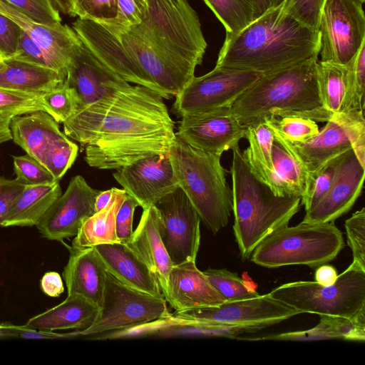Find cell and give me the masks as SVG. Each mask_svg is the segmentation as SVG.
Instances as JSON below:
<instances>
[{
	"label": "cell",
	"instance_id": "30",
	"mask_svg": "<svg viewBox=\"0 0 365 365\" xmlns=\"http://www.w3.org/2000/svg\"><path fill=\"white\" fill-rule=\"evenodd\" d=\"M125 196L123 189L113 187L108 205L83 221L72 241V247H93L101 244L120 242L115 231V219Z\"/></svg>",
	"mask_w": 365,
	"mask_h": 365
},
{
	"label": "cell",
	"instance_id": "59",
	"mask_svg": "<svg viewBox=\"0 0 365 365\" xmlns=\"http://www.w3.org/2000/svg\"><path fill=\"white\" fill-rule=\"evenodd\" d=\"M3 58L0 56V61L2 60Z\"/></svg>",
	"mask_w": 365,
	"mask_h": 365
},
{
	"label": "cell",
	"instance_id": "46",
	"mask_svg": "<svg viewBox=\"0 0 365 365\" xmlns=\"http://www.w3.org/2000/svg\"><path fill=\"white\" fill-rule=\"evenodd\" d=\"M343 154L331 160L319 171L309 192L301 199V204L305 210L313 207L327 192L334 181Z\"/></svg>",
	"mask_w": 365,
	"mask_h": 365
},
{
	"label": "cell",
	"instance_id": "42",
	"mask_svg": "<svg viewBox=\"0 0 365 365\" xmlns=\"http://www.w3.org/2000/svg\"><path fill=\"white\" fill-rule=\"evenodd\" d=\"M13 162L16 178L24 185H38L59 181L43 165L28 154L13 156Z\"/></svg>",
	"mask_w": 365,
	"mask_h": 365
},
{
	"label": "cell",
	"instance_id": "10",
	"mask_svg": "<svg viewBox=\"0 0 365 365\" xmlns=\"http://www.w3.org/2000/svg\"><path fill=\"white\" fill-rule=\"evenodd\" d=\"M365 0H326L318 32L320 61L347 64L365 43Z\"/></svg>",
	"mask_w": 365,
	"mask_h": 365
},
{
	"label": "cell",
	"instance_id": "7",
	"mask_svg": "<svg viewBox=\"0 0 365 365\" xmlns=\"http://www.w3.org/2000/svg\"><path fill=\"white\" fill-rule=\"evenodd\" d=\"M344 247L342 233L334 222H301L270 233L254 249L250 259L267 268L292 264L317 268L335 259Z\"/></svg>",
	"mask_w": 365,
	"mask_h": 365
},
{
	"label": "cell",
	"instance_id": "27",
	"mask_svg": "<svg viewBox=\"0 0 365 365\" xmlns=\"http://www.w3.org/2000/svg\"><path fill=\"white\" fill-rule=\"evenodd\" d=\"M319 323L314 327L304 331L283 332L262 337L240 338L241 339L259 341H309L327 339H342L364 341L365 310L352 318L330 315H319Z\"/></svg>",
	"mask_w": 365,
	"mask_h": 365
},
{
	"label": "cell",
	"instance_id": "57",
	"mask_svg": "<svg viewBox=\"0 0 365 365\" xmlns=\"http://www.w3.org/2000/svg\"><path fill=\"white\" fill-rule=\"evenodd\" d=\"M10 121L11 119L0 118V144L12 139Z\"/></svg>",
	"mask_w": 365,
	"mask_h": 365
},
{
	"label": "cell",
	"instance_id": "4",
	"mask_svg": "<svg viewBox=\"0 0 365 365\" xmlns=\"http://www.w3.org/2000/svg\"><path fill=\"white\" fill-rule=\"evenodd\" d=\"M318 58L262 74L231 106L244 125L255 121L286 116L327 122L331 114L321 101L317 63Z\"/></svg>",
	"mask_w": 365,
	"mask_h": 365
},
{
	"label": "cell",
	"instance_id": "17",
	"mask_svg": "<svg viewBox=\"0 0 365 365\" xmlns=\"http://www.w3.org/2000/svg\"><path fill=\"white\" fill-rule=\"evenodd\" d=\"M113 175L143 209L179 187L168 153L142 158L117 169Z\"/></svg>",
	"mask_w": 365,
	"mask_h": 365
},
{
	"label": "cell",
	"instance_id": "22",
	"mask_svg": "<svg viewBox=\"0 0 365 365\" xmlns=\"http://www.w3.org/2000/svg\"><path fill=\"white\" fill-rule=\"evenodd\" d=\"M69 258L63 272L68 294H78L99 307L106 285L107 272L93 247H68Z\"/></svg>",
	"mask_w": 365,
	"mask_h": 365
},
{
	"label": "cell",
	"instance_id": "47",
	"mask_svg": "<svg viewBox=\"0 0 365 365\" xmlns=\"http://www.w3.org/2000/svg\"><path fill=\"white\" fill-rule=\"evenodd\" d=\"M13 57L63 73L58 70L45 51L23 29L21 31L16 52Z\"/></svg>",
	"mask_w": 365,
	"mask_h": 365
},
{
	"label": "cell",
	"instance_id": "34",
	"mask_svg": "<svg viewBox=\"0 0 365 365\" xmlns=\"http://www.w3.org/2000/svg\"><path fill=\"white\" fill-rule=\"evenodd\" d=\"M203 272L225 302L247 299L259 295L255 289L249 287L236 272H232L225 268H208Z\"/></svg>",
	"mask_w": 365,
	"mask_h": 365
},
{
	"label": "cell",
	"instance_id": "19",
	"mask_svg": "<svg viewBox=\"0 0 365 365\" xmlns=\"http://www.w3.org/2000/svg\"><path fill=\"white\" fill-rule=\"evenodd\" d=\"M168 286L167 302L175 312L217 306L225 302L204 272L197 267L195 261L173 265Z\"/></svg>",
	"mask_w": 365,
	"mask_h": 365
},
{
	"label": "cell",
	"instance_id": "48",
	"mask_svg": "<svg viewBox=\"0 0 365 365\" xmlns=\"http://www.w3.org/2000/svg\"><path fill=\"white\" fill-rule=\"evenodd\" d=\"M118 16L114 20L103 24L130 26L140 23L147 12V0H118Z\"/></svg>",
	"mask_w": 365,
	"mask_h": 365
},
{
	"label": "cell",
	"instance_id": "51",
	"mask_svg": "<svg viewBox=\"0 0 365 365\" xmlns=\"http://www.w3.org/2000/svg\"><path fill=\"white\" fill-rule=\"evenodd\" d=\"M26 185L17 178L0 176V225L6 220L14 202Z\"/></svg>",
	"mask_w": 365,
	"mask_h": 365
},
{
	"label": "cell",
	"instance_id": "5",
	"mask_svg": "<svg viewBox=\"0 0 365 365\" xmlns=\"http://www.w3.org/2000/svg\"><path fill=\"white\" fill-rule=\"evenodd\" d=\"M232 150L233 232L240 256L245 260L267 236L288 225L299 210L301 198L276 195L253 174L239 147Z\"/></svg>",
	"mask_w": 365,
	"mask_h": 365
},
{
	"label": "cell",
	"instance_id": "35",
	"mask_svg": "<svg viewBox=\"0 0 365 365\" xmlns=\"http://www.w3.org/2000/svg\"><path fill=\"white\" fill-rule=\"evenodd\" d=\"M347 138L356 157L365 168V120L364 110H349L331 114Z\"/></svg>",
	"mask_w": 365,
	"mask_h": 365
},
{
	"label": "cell",
	"instance_id": "9",
	"mask_svg": "<svg viewBox=\"0 0 365 365\" xmlns=\"http://www.w3.org/2000/svg\"><path fill=\"white\" fill-rule=\"evenodd\" d=\"M171 315L165 297L130 288L107 272L98 314L88 328L77 333L96 334L165 319Z\"/></svg>",
	"mask_w": 365,
	"mask_h": 365
},
{
	"label": "cell",
	"instance_id": "38",
	"mask_svg": "<svg viewBox=\"0 0 365 365\" xmlns=\"http://www.w3.org/2000/svg\"><path fill=\"white\" fill-rule=\"evenodd\" d=\"M78 147L65 133L49 145L43 165L57 180L72 166L78 155Z\"/></svg>",
	"mask_w": 365,
	"mask_h": 365
},
{
	"label": "cell",
	"instance_id": "43",
	"mask_svg": "<svg viewBox=\"0 0 365 365\" xmlns=\"http://www.w3.org/2000/svg\"><path fill=\"white\" fill-rule=\"evenodd\" d=\"M22 11L32 21L56 26L61 24L59 11L52 0H6Z\"/></svg>",
	"mask_w": 365,
	"mask_h": 365
},
{
	"label": "cell",
	"instance_id": "31",
	"mask_svg": "<svg viewBox=\"0 0 365 365\" xmlns=\"http://www.w3.org/2000/svg\"><path fill=\"white\" fill-rule=\"evenodd\" d=\"M248 147L242 155L253 174L270 189L273 182L272 145L274 133L265 120L245 125Z\"/></svg>",
	"mask_w": 365,
	"mask_h": 365
},
{
	"label": "cell",
	"instance_id": "8",
	"mask_svg": "<svg viewBox=\"0 0 365 365\" xmlns=\"http://www.w3.org/2000/svg\"><path fill=\"white\" fill-rule=\"evenodd\" d=\"M269 294L299 314L352 318L365 309V269L351 262L331 285L297 281L282 284Z\"/></svg>",
	"mask_w": 365,
	"mask_h": 365
},
{
	"label": "cell",
	"instance_id": "36",
	"mask_svg": "<svg viewBox=\"0 0 365 365\" xmlns=\"http://www.w3.org/2000/svg\"><path fill=\"white\" fill-rule=\"evenodd\" d=\"M349 67L347 93L344 111L364 110L365 92V43L361 46Z\"/></svg>",
	"mask_w": 365,
	"mask_h": 365
},
{
	"label": "cell",
	"instance_id": "18",
	"mask_svg": "<svg viewBox=\"0 0 365 365\" xmlns=\"http://www.w3.org/2000/svg\"><path fill=\"white\" fill-rule=\"evenodd\" d=\"M364 176L365 168L361 166L353 150L345 152L330 188L313 207L306 210L302 222H334L346 214L361 195Z\"/></svg>",
	"mask_w": 365,
	"mask_h": 365
},
{
	"label": "cell",
	"instance_id": "25",
	"mask_svg": "<svg viewBox=\"0 0 365 365\" xmlns=\"http://www.w3.org/2000/svg\"><path fill=\"white\" fill-rule=\"evenodd\" d=\"M58 122L47 112L38 110L11 119L14 142L42 165L45 154L56 139L63 136Z\"/></svg>",
	"mask_w": 365,
	"mask_h": 365
},
{
	"label": "cell",
	"instance_id": "50",
	"mask_svg": "<svg viewBox=\"0 0 365 365\" xmlns=\"http://www.w3.org/2000/svg\"><path fill=\"white\" fill-rule=\"evenodd\" d=\"M21 29L14 21L0 14V56L2 58L15 55Z\"/></svg>",
	"mask_w": 365,
	"mask_h": 365
},
{
	"label": "cell",
	"instance_id": "13",
	"mask_svg": "<svg viewBox=\"0 0 365 365\" xmlns=\"http://www.w3.org/2000/svg\"><path fill=\"white\" fill-rule=\"evenodd\" d=\"M299 314L268 293L247 299L225 302L217 306L175 312L172 317L188 322L262 325L267 328Z\"/></svg>",
	"mask_w": 365,
	"mask_h": 365
},
{
	"label": "cell",
	"instance_id": "45",
	"mask_svg": "<svg viewBox=\"0 0 365 365\" xmlns=\"http://www.w3.org/2000/svg\"><path fill=\"white\" fill-rule=\"evenodd\" d=\"M326 0H285L282 10L307 27L318 31L320 16Z\"/></svg>",
	"mask_w": 365,
	"mask_h": 365
},
{
	"label": "cell",
	"instance_id": "44",
	"mask_svg": "<svg viewBox=\"0 0 365 365\" xmlns=\"http://www.w3.org/2000/svg\"><path fill=\"white\" fill-rule=\"evenodd\" d=\"M352 262L365 269V208L356 211L344 223Z\"/></svg>",
	"mask_w": 365,
	"mask_h": 365
},
{
	"label": "cell",
	"instance_id": "14",
	"mask_svg": "<svg viewBox=\"0 0 365 365\" xmlns=\"http://www.w3.org/2000/svg\"><path fill=\"white\" fill-rule=\"evenodd\" d=\"M245 133L230 107H223L182 116L175 135L192 148L222 155L239 147Z\"/></svg>",
	"mask_w": 365,
	"mask_h": 365
},
{
	"label": "cell",
	"instance_id": "37",
	"mask_svg": "<svg viewBox=\"0 0 365 365\" xmlns=\"http://www.w3.org/2000/svg\"><path fill=\"white\" fill-rule=\"evenodd\" d=\"M284 139L292 143H304L319 132L316 121L297 116L264 119Z\"/></svg>",
	"mask_w": 365,
	"mask_h": 365
},
{
	"label": "cell",
	"instance_id": "53",
	"mask_svg": "<svg viewBox=\"0 0 365 365\" xmlns=\"http://www.w3.org/2000/svg\"><path fill=\"white\" fill-rule=\"evenodd\" d=\"M41 287L45 294L51 297H58L64 291L61 277L56 272L45 273L41 280Z\"/></svg>",
	"mask_w": 365,
	"mask_h": 365
},
{
	"label": "cell",
	"instance_id": "11",
	"mask_svg": "<svg viewBox=\"0 0 365 365\" xmlns=\"http://www.w3.org/2000/svg\"><path fill=\"white\" fill-rule=\"evenodd\" d=\"M262 74L251 71L215 66L209 73L194 76L175 96L173 112L186 114L231 107Z\"/></svg>",
	"mask_w": 365,
	"mask_h": 365
},
{
	"label": "cell",
	"instance_id": "24",
	"mask_svg": "<svg viewBox=\"0 0 365 365\" xmlns=\"http://www.w3.org/2000/svg\"><path fill=\"white\" fill-rule=\"evenodd\" d=\"M66 74L14 57L0 61V88L41 95L64 84Z\"/></svg>",
	"mask_w": 365,
	"mask_h": 365
},
{
	"label": "cell",
	"instance_id": "23",
	"mask_svg": "<svg viewBox=\"0 0 365 365\" xmlns=\"http://www.w3.org/2000/svg\"><path fill=\"white\" fill-rule=\"evenodd\" d=\"M326 123L317 135L306 142L292 143L284 139L308 175L307 190L302 198L309 192L322 168L333 158L351 149L341 128L332 120Z\"/></svg>",
	"mask_w": 365,
	"mask_h": 365
},
{
	"label": "cell",
	"instance_id": "56",
	"mask_svg": "<svg viewBox=\"0 0 365 365\" xmlns=\"http://www.w3.org/2000/svg\"><path fill=\"white\" fill-rule=\"evenodd\" d=\"M113 195V187L111 189L101 191L96 196L95 201V210L96 212L103 210L108 205L111 200Z\"/></svg>",
	"mask_w": 365,
	"mask_h": 365
},
{
	"label": "cell",
	"instance_id": "28",
	"mask_svg": "<svg viewBox=\"0 0 365 365\" xmlns=\"http://www.w3.org/2000/svg\"><path fill=\"white\" fill-rule=\"evenodd\" d=\"M272 130L274 136L272 145L274 173L271 190L277 196H297L302 198L308 185L306 170L285 140L274 130Z\"/></svg>",
	"mask_w": 365,
	"mask_h": 365
},
{
	"label": "cell",
	"instance_id": "41",
	"mask_svg": "<svg viewBox=\"0 0 365 365\" xmlns=\"http://www.w3.org/2000/svg\"><path fill=\"white\" fill-rule=\"evenodd\" d=\"M47 113L58 123H63L77 110V102L66 83L41 95Z\"/></svg>",
	"mask_w": 365,
	"mask_h": 365
},
{
	"label": "cell",
	"instance_id": "54",
	"mask_svg": "<svg viewBox=\"0 0 365 365\" xmlns=\"http://www.w3.org/2000/svg\"><path fill=\"white\" fill-rule=\"evenodd\" d=\"M252 8V21L267 12L278 8L285 0H249Z\"/></svg>",
	"mask_w": 365,
	"mask_h": 365
},
{
	"label": "cell",
	"instance_id": "58",
	"mask_svg": "<svg viewBox=\"0 0 365 365\" xmlns=\"http://www.w3.org/2000/svg\"><path fill=\"white\" fill-rule=\"evenodd\" d=\"M56 8L64 14H68L69 6L67 0H52Z\"/></svg>",
	"mask_w": 365,
	"mask_h": 365
},
{
	"label": "cell",
	"instance_id": "55",
	"mask_svg": "<svg viewBox=\"0 0 365 365\" xmlns=\"http://www.w3.org/2000/svg\"><path fill=\"white\" fill-rule=\"evenodd\" d=\"M314 277L319 284L329 286L335 283L338 274L332 265L324 264L317 267Z\"/></svg>",
	"mask_w": 365,
	"mask_h": 365
},
{
	"label": "cell",
	"instance_id": "20",
	"mask_svg": "<svg viewBox=\"0 0 365 365\" xmlns=\"http://www.w3.org/2000/svg\"><path fill=\"white\" fill-rule=\"evenodd\" d=\"M106 272L124 285L152 296L164 297L148 266L127 244L96 245Z\"/></svg>",
	"mask_w": 365,
	"mask_h": 365
},
{
	"label": "cell",
	"instance_id": "21",
	"mask_svg": "<svg viewBox=\"0 0 365 365\" xmlns=\"http://www.w3.org/2000/svg\"><path fill=\"white\" fill-rule=\"evenodd\" d=\"M158 222V212L154 205L143 209L138 226L125 244L148 266L167 301L168 276L173 264L161 240Z\"/></svg>",
	"mask_w": 365,
	"mask_h": 365
},
{
	"label": "cell",
	"instance_id": "29",
	"mask_svg": "<svg viewBox=\"0 0 365 365\" xmlns=\"http://www.w3.org/2000/svg\"><path fill=\"white\" fill-rule=\"evenodd\" d=\"M61 195L59 181L49 184L26 185L1 226H36Z\"/></svg>",
	"mask_w": 365,
	"mask_h": 365
},
{
	"label": "cell",
	"instance_id": "16",
	"mask_svg": "<svg viewBox=\"0 0 365 365\" xmlns=\"http://www.w3.org/2000/svg\"><path fill=\"white\" fill-rule=\"evenodd\" d=\"M66 71L65 83L76 98L77 110L130 85L103 64L81 40L73 51Z\"/></svg>",
	"mask_w": 365,
	"mask_h": 365
},
{
	"label": "cell",
	"instance_id": "2",
	"mask_svg": "<svg viewBox=\"0 0 365 365\" xmlns=\"http://www.w3.org/2000/svg\"><path fill=\"white\" fill-rule=\"evenodd\" d=\"M63 123L65 135L85 147L88 165L100 170L168 154L176 138L163 98L140 85L81 108Z\"/></svg>",
	"mask_w": 365,
	"mask_h": 365
},
{
	"label": "cell",
	"instance_id": "1",
	"mask_svg": "<svg viewBox=\"0 0 365 365\" xmlns=\"http://www.w3.org/2000/svg\"><path fill=\"white\" fill-rule=\"evenodd\" d=\"M147 1V12L137 24L120 26L78 18L73 29L103 64L125 81L170 99L195 76L207 44L187 0Z\"/></svg>",
	"mask_w": 365,
	"mask_h": 365
},
{
	"label": "cell",
	"instance_id": "33",
	"mask_svg": "<svg viewBox=\"0 0 365 365\" xmlns=\"http://www.w3.org/2000/svg\"><path fill=\"white\" fill-rule=\"evenodd\" d=\"M226 29L234 34L252 21V8L249 0H204Z\"/></svg>",
	"mask_w": 365,
	"mask_h": 365
},
{
	"label": "cell",
	"instance_id": "26",
	"mask_svg": "<svg viewBox=\"0 0 365 365\" xmlns=\"http://www.w3.org/2000/svg\"><path fill=\"white\" fill-rule=\"evenodd\" d=\"M99 307L78 294H68L61 304L30 318L25 327L53 331L76 329L83 330L95 321Z\"/></svg>",
	"mask_w": 365,
	"mask_h": 365
},
{
	"label": "cell",
	"instance_id": "40",
	"mask_svg": "<svg viewBox=\"0 0 365 365\" xmlns=\"http://www.w3.org/2000/svg\"><path fill=\"white\" fill-rule=\"evenodd\" d=\"M69 16L97 23H108L118 14V0H67Z\"/></svg>",
	"mask_w": 365,
	"mask_h": 365
},
{
	"label": "cell",
	"instance_id": "39",
	"mask_svg": "<svg viewBox=\"0 0 365 365\" xmlns=\"http://www.w3.org/2000/svg\"><path fill=\"white\" fill-rule=\"evenodd\" d=\"M38 110L47 112L41 95L0 88V118L11 119Z\"/></svg>",
	"mask_w": 365,
	"mask_h": 365
},
{
	"label": "cell",
	"instance_id": "12",
	"mask_svg": "<svg viewBox=\"0 0 365 365\" xmlns=\"http://www.w3.org/2000/svg\"><path fill=\"white\" fill-rule=\"evenodd\" d=\"M153 205L159 215V233L173 265L196 261L201 220L185 192L178 187Z\"/></svg>",
	"mask_w": 365,
	"mask_h": 365
},
{
	"label": "cell",
	"instance_id": "6",
	"mask_svg": "<svg viewBox=\"0 0 365 365\" xmlns=\"http://www.w3.org/2000/svg\"><path fill=\"white\" fill-rule=\"evenodd\" d=\"M169 157L178 186L213 234L226 227L232 212V193L221 155L191 147L176 137Z\"/></svg>",
	"mask_w": 365,
	"mask_h": 365
},
{
	"label": "cell",
	"instance_id": "49",
	"mask_svg": "<svg viewBox=\"0 0 365 365\" xmlns=\"http://www.w3.org/2000/svg\"><path fill=\"white\" fill-rule=\"evenodd\" d=\"M138 206L139 204L137 200L126 193L115 219V231L120 242L127 243L133 235V215Z\"/></svg>",
	"mask_w": 365,
	"mask_h": 365
},
{
	"label": "cell",
	"instance_id": "15",
	"mask_svg": "<svg viewBox=\"0 0 365 365\" xmlns=\"http://www.w3.org/2000/svg\"><path fill=\"white\" fill-rule=\"evenodd\" d=\"M100 192L91 187L81 175L72 178L65 192L36 225L40 234L56 241L75 237L83 221L96 212L95 201Z\"/></svg>",
	"mask_w": 365,
	"mask_h": 365
},
{
	"label": "cell",
	"instance_id": "3",
	"mask_svg": "<svg viewBox=\"0 0 365 365\" xmlns=\"http://www.w3.org/2000/svg\"><path fill=\"white\" fill-rule=\"evenodd\" d=\"M319 50V32L279 6L240 31L227 34L215 66L267 74L318 58Z\"/></svg>",
	"mask_w": 365,
	"mask_h": 365
},
{
	"label": "cell",
	"instance_id": "32",
	"mask_svg": "<svg viewBox=\"0 0 365 365\" xmlns=\"http://www.w3.org/2000/svg\"><path fill=\"white\" fill-rule=\"evenodd\" d=\"M317 71L324 108L331 115L343 112L347 93L348 65L318 60Z\"/></svg>",
	"mask_w": 365,
	"mask_h": 365
},
{
	"label": "cell",
	"instance_id": "52",
	"mask_svg": "<svg viewBox=\"0 0 365 365\" xmlns=\"http://www.w3.org/2000/svg\"><path fill=\"white\" fill-rule=\"evenodd\" d=\"M73 334H58L31 329L23 326H17L9 323L0 324V338L16 337L24 339H54L71 336Z\"/></svg>",
	"mask_w": 365,
	"mask_h": 365
}]
</instances>
